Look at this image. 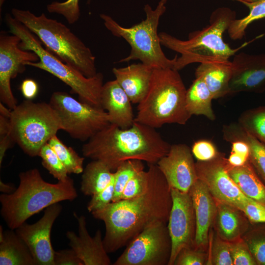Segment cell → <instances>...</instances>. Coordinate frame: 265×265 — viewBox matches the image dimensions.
Returning <instances> with one entry per match:
<instances>
[{"label": "cell", "mask_w": 265, "mask_h": 265, "mask_svg": "<svg viewBox=\"0 0 265 265\" xmlns=\"http://www.w3.org/2000/svg\"><path fill=\"white\" fill-rule=\"evenodd\" d=\"M148 166V186L145 193L133 198L112 202L91 213L95 218L105 223L103 243L108 253L127 245L151 223L168 222L172 205L171 188L157 164Z\"/></svg>", "instance_id": "6da1fadb"}, {"label": "cell", "mask_w": 265, "mask_h": 265, "mask_svg": "<svg viewBox=\"0 0 265 265\" xmlns=\"http://www.w3.org/2000/svg\"><path fill=\"white\" fill-rule=\"evenodd\" d=\"M170 146L156 129L134 121L126 129L110 124L90 138L83 145L82 152L84 157L100 160L114 172L130 159L157 164Z\"/></svg>", "instance_id": "7a4b0ae2"}, {"label": "cell", "mask_w": 265, "mask_h": 265, "mask_svg": "<svg viewBox=\"0 0 265 265\" xmlns=\"http://www.w3.org/2000/svg\"><path fill=\"white\" fill-rule=\"evenodd\" d=\"M20 184L10 194L0 195V213L10 229L16 230L31 216L49 206L78 197L74 181L52 184L46 182L39 170L33 168L19 175Z\"/></svg>", "instance_id": "3957f363"}, {"label": "cell", "mask_w": 265, "mask_h": 265, "mask_svg": "<svg viewBox=\"0 0 265 265\" xmlns=\"http://www.w3.org/2000/svg\"><path fill=\"white\" fill-rule=\"evenodd\" d=\"M186 90L178 71L154 68L134 121L156 129L166 124L185 125L191 116L186 108Z\"/></svg>", "instance_id": "277c9868"}, {"label": "cell", "mask_w": 265, "mask_h": 265, "mask_svg": "<svg viewBox=\"0 0 265 265\" xmlns=\"http://www.w3.org/2000/svg\"><path fill=\"white\" fill-rule=\"evenodd\" d=\"M236 19L235 11L226 7H219L211 14L209 24L201 30L190 32L186 40H182L162 32L159 33L162 45L181 54L176 60L175 70L186 65L213 59L229 58L248 43L232 49L223 39L232 21Z\"/></svg>", "instance_id": "5b68a950"}, {"label": "cell", "mask_w": 265, "mask_h": 265, "mask_svg": "<svg viewBox=\"0 0 265 265\" xmlns=\"http://www.w3.org/2000/svg\"><path fill=\"white\" fill-rule=\"evenodd\" d=\"M13 17L34 33L45 48L66 64L87 78L97 75L95 56L90 49L65 25L36 16L27 10L13 8Z\"/></svg>", "instance_id": "8992f818"}, {"label": "cell", "mask_w": 265, "mask_h": 265, "mask_svg": "<svg viewBox=\"0 0 265 265\" xmlns=\"http://www.w3.org/2000/svg\"><path fill=\"white\" fill-rule=\"evenodd\" d=\"M5 21L10 32L20 38L19 47L25 51L34 52L39 58L38 62H27L26 66L52 74L69 86L71 92L78 95L80 101L102 108L104 77L101 73L91 78L85 77L44 48L37 36L12 15L7 14Z\"/></svg>", "instance_id": "52a82bcc"}, {"label": "cell", "mask_w": 265, "mask_h": 265, "mask_svg": "<svg viewBox=\"0 0 265 265\" xmlns=\"http://www.w3.org/2000/svg\"><path fill=\"white\" fill-rule=\"evenodd\" d=\"M166 1L160 0L154 10L150 5L146 4L144 8L146 19L130 27L120 26L107 15L100 14L105 26L112 34L123 38L131 46L130 54L120 62L140 60L142 63L154 68L175 70L177 55L172 59L165 55L158 33L159 19L166 10Z\"/></svg>", "instance_id": "ba28073f"}, {"label": "cell", "mask_w": 265, "mask_h": 265, "mask_svg": "<svg viewBox=\"0 0 265 265\" xmlns=\"http://www.w3.org/2000/svg\"><path fill=\"white\" fill-rule=\"evenodd\" d=\"M11 134L15 143L31 157L61 130L59 117L49 103L26 99L11 110Z\"/></svg>", "instance_id": "9c48e42d"}, {"label": "cell", "mask_w": 265, "mask_h": 265, "mask_svg": "<svg viewBox=\"0 0 265 265\" xmlns=\"http://www.w3.org/2000/svg\"><path fill=\"white\" fill-rule=\"evenodd\" d=\"M49 104L59 117L61 130L81 141H88L110 124L103 108L79 101L65 92L53 93Z\"/></svg>", "instance_id": "30bf717a"}, {"label": "cell", "mask_w": 265, "mask_h": 265, "mask_svg": "<svg viewBox=\"0 0 265 265\" xmlns=\"http://www.w3.org/2000/svg\"><path fill=\"white\" fill-rule=\"evenodd\" d=\"M171 240L167 223L158 221L134 237L113 265H168Z\"/></svg>", "instance_id": "8fae6325"}, {"label": "cell", "mask_w": 265, "mask_h": 265, "mask_svg": "<svg viewBox=\"0 0 265 265\" xmlns=\"http://www.w3.org/2000/svg\"><path fill=\"white\" fill-rule=\"evenodd\" d=\"M20 38L3 31L0 34V100L11 109L17 105L11 88V79L26 70L28 62H38L39 58L33 51H25L19 46Z\"/></svg>", "instance_id": "7c38bea8"}, {"label": "cell", "mask_w": 265, "mask_h": 265, "mask_svg": "<svg viewBox=\"0 0 265 265\" xmlns=\"http://www.w3.org/2000/svg\"><path fill=\"white\" fill-rule=\"evenodd\" d=\"M227 159L223 153L211 160L195 162L198 179L202 181L216 201L242 210L251 198L246 196L230 176Z\"/></svg>", "instance_id": "4fadbf2b"}, {"label": "cell", "mask_w": 265, "mask_h": 265, "mask_svg": "<svg viewBox=\"0 0 265 265\" xmlns=\"http://www.w3.org/2000/svg\"><path fill=\"white\" fill-rule=\"evenodd\" d=\"M172 205L167 227L172 248L168 265H174L180 251L194 246L196 218L193 202L188 192L171 188Z\"/></svg>", "instance_id": "5bb4252c"}, {"label": "cell", "mask_w": 265, "mask_h": 265, "mask_svg": "<svg viewBox=\"0 0 265 265\" xmlns=\"http://www.w3.org/2000/svg\"><path fill=\"white\" fill-rule=\"evenodd\" d=\"M62 209L59 203L53 204L45 209L43 216L36 223L25 222L16 229L38 265H54V250L51 244V232Z\"/></svg>", "instance_id": "9a60e30c"}, {"label": "cell", "mask_w": 265, "mask_h": 265, "mask_svg": "<svg viewBox=\"0 0 265 265\" xmlns=\"http://www.w3.org/2000/svg\"><path fill=\"white\" fill-rule=\"evenodd\" d=\"M157 164L170 188L188 192L198 179L191 150L185 144L171 145Z\"/></svg>", "instance_id": "2e32d148"}, {"label": "cell", "mask_w": 265, "mask_h": 265, "mask_svg": "<svg viewBox=\"0 0 265 265\" xmlns=\"http://www.w3.org/2000/svg\"><path fill=\"white\" fill-rule=\"evenodd\" d=\"M232 75L228 95L241 92L262 93L265 89V53L241 52L231 61Z\"/></svg>", "instance_id": "e0dca14e"}, {"label": "cell", "mask_w": 265, "mask_h": 265, "mask_svg": "<svg viewBox=\"0 0 265 265\" xmlns=\"http://www.w3.org/2000/svg\"><path fill=\"white\" fill-rule=\"evenodd\" d=\"M79 235L68 231L66 237L69 245L82 261L84 265H109L110 258L106 251L102 238V232L97 230L93 237L89 235L86 228V217L77 216Z\"/></svg>", "instance_id": "ac0fdd59"}, {"label": "cell", "mask_w": 265, "mask_h": 265, "mask_svg": "<svg viewBox=\"0 0 265 265\" xmlns=\"http://www.w3.org/2000/svg\"><path fill=\"white\" fill-rule=\"evenodd\" d=\"M191 197L196 218L194 246L205 249L209 244V230L214 223L217 204L204 183L198 179L191 187Z\"/></svg>", "instance_id": "d6986e66"}, {"label": "cell", "mask_w": 265, "mask_h": 265, "mask_svg": "<svg viewBox=\"0 0 265 265\" xmlns=\"http://www.w3.org/2000/svg\"><path fill=\"white\" fill-rule=\"evenodd\" d=\"M129 97L115 80L104 84L101 94L102 107L107 112L110 124L121 129L131 127L134 122Z\"/></svg>", "instance_id": "ffe728a7"}, {"label": "cell", "mask_w": 265, "mask_h": 265, "mask_svg": "<svg viewBox=\"0 0 265 265\" xmlns=\"http://www.w3.org/2000/svg\"><path fill=\"white\" fill-rule=\"evenodd\" d=\"M154 68L141 62L122 68H113L112 72L131 102L138 104L148 92Z\"/></svg>", "instance_id": "44dd1931"}, {"label": "cell", "mask_w": 265, "mask_h": 265, "mask_svg": "<svg viewBox=\"0 0 265 265\" xmlns=\"http://www.w3.org/2000/svg\"><path fill=\"white\" fill-rule=\"evenodd\" d=\"M195 77L204 81L213 99L228 95L232 75L231 61L225 59H213L200 63L195 72Z\"/></svg>", "instance_id": "7402d4cb"}, {"label": "cell", "mask_w": 265, "mask_h": 265, "mask_svg": "<svg viewBox=\"0 0 265 265\" xmlns=\"http://www.w3.org/2000/svg\"><path fill=\"white\" fill-rule=\"evenodd\" d=\"M216 202L217 211L214 223L216 234L228 242L241 238L249 226V221L243 212L231 205Z\"/></svg>", "instance_id": "603a6c76"}, {"label": "cell", "mask_w": 265, "mask_h": 265, "mask_svg": "<svg viewBox=\"0 0 265 265\" xmlns=\"http://www.w3.org/2000/svg\"><path fill=\"white\" fill-rule=\"evenodd\" d=\"M223 137L227 142L241 140L249 148V160L256 172L265 184V145L245 131L238 123L224 125Z\"/></svg>", "instance_id": "cb8c5ba5"}, {"label": "cell", "mask_w": 265, "mask_h": 265, "mask_svg": "<svg viewBox=\"0 0 265 265\" xmlns=\"http://www.w3.org/2000/svg\"><path fill=\"white\" fill-rule=\"evenodd\" d=\"M227 168L230 176L241 191L265 207V184L249 160L240 166H231L227 160Z\"/></svg>", "instance_id": "d4e9b609"}, {"label": "cell", "mask_w": 265, "mask_h": 265, "mask_svg": "<svg viewBox=\"0 0 265 265\" xmlns=\"http://www.w3.org/2000/svg\"><path fill=\"white\" fill-rule=\"evenodd\" d=\"M13 230L4 231L0 242V265H38L27 245Z\"/></svg>", "instance_id": "484cf974"}, {"label": "cell", "mask_w": 265, "mask_h": 265, "mask_svg": "<svg viewBox=\"0 0 265 265\" xmlns=\"http://www.w3.org/2000/svg\"><path fill=\"white\" fill-rule=\"evenodd\" d=\"M213 96L204 81L200 77H195L189 88L186 90V108L192 115H202L211 120L215 116L212 108Z\"/></svg>", "instance_id": "4316f807"}, {"label": "cell", "mask_w": 265, "mask_h": 265, "mask_svg": "<svg viewBox=\"0 0 265 265\" xmlns=\"http://www.w3.org/2000/svg\"><path fill=\"white\" fill-rule=\"evenodd\" d=\"M114 177L104 163L93 160L84 168L81 176L80 190L86 196H92L105 188Z\"/></svg>", "instance_id": "83f0119b"}, {"label": "cell", "mask_w": 265, "mask_h": 265, "mask_svg": "<svg viewBox=\"0 0 265 265\" xmlns=\"http://www.w3.org/2000/svg\"><path fill=\"white\" fill-rule=\"evenodd\" d=\"M240 2L249 8V12L246 16L239 19H236L231 23L227 31L230 38L234 40L242 39L250 24L265 18V0H259L254 2Z\"/></svg>", "instance_id": "f1b7e54d"}, {"label": "cell", "mask_w": 265, "mask_h": 265, "mask_svg": "<svg viewBox=\"0 0 265 265\" xmlns=\"http://www.w3.org/2000/svg\"><path fill=\"white\" fill-rule=\"evenodd\" d=\"M48 143L56 154L68 174H79L83 172L84 157H80L72 147L64 144L57 135L50 139Z\"/></svg>", "instance_id": "f546056e"}, {"label": "cell", "mask_w": 265, "mask_h": 265, "mask_svg": "<svg viewBox=\"0 0 265 265\" xmlns=\"http://www.w3.org/2000/svg\"><path fill=\"white\" fill-rule=\"evenodd\" d=\"M238 123L265 145V106L245 111L239 116Z\"/></svg>", "instance_id": "4dcf8cb0"}, {"label": "cell", "mask_w": 265, "mask_h": 265, "mask_svg": "<svg viewBox=\"0 0 265 265\" xmlns=\"http://www.w3.org/2000/svg\"><path fill=\"white\" fill-rule=\"evenodd\" d=\"M144 170L143 161L128 160L114 171V191L112 202L120 200L123 190L129 181L139 172Z\"/></svg>", "instance_id": "1f68e13d"}, {"label": "cell", "mask_w": 265, "mask_h": 265, "mask_svg": "<svg viewBox=\"0 0 265 265\" xmlns=\"http://www.w3.org/2000/svg\"><path fill=\"white\" fill-rule=\"evenodd\" d=\"M38 156L44 168L58 181H65L69 177L65 167L48 143L41 148Z\"/></svg>", "instance_id": "d6a6232c"}, {"label": "cell", "mask_w": 265, "mask_h": 265, "mask_svg": "<svg viewBox=\"0 0 265 265\" xmlns=\"http://www.w3.org/2000/svg\"><path fill=\"white\" fill-rule=\"evenodd\" d=\"M243 238L257 265H265V226L253 229Z\"/></svg>", "instance_id": "836d02e7"}, {"label": "cell", "mask_w": 265, "mask_h": 265, "mask_svg": "<svg viewBox=\"0 0 265 265\" xmlns=\"http://www.w3.org/2000/svg\"><path fill=\"white\" fill-rule=\"evenodd\" d=\"M210 265H233L230 242L220 238L216 234L211 246Z\"/></svg>", "instance_id": "e575fe53"}, {"label": "cell", "mask_w": 265, "mask_h": 265, "mask_svg": "<svg viewBox=\"0 0 265 265\" xmlns=\"http://www.w3.org/2000/svg\"><path fill=\"white\" fill-rule=\"evenodd\" d=\"M79 0H67L64 2L53 1L47 6V11L62 15L68 23L73 24L80 18Z\"/></svg>", "instance_id": "d590c367"}, {"label": "cell", "mask_w": 265, "mask_h": 265, "mask_svg": "<svg viewBox=\"0 0 265 265\" xmlns=\"http://www.w3.org/2000/svg\"><path fill=\"white\" fill-rule=\"evenodd\" d=\"M148 171L142 170L132 177L125 186L120 200L133 198L143 194L148 186Z\"/></svg>", "instance_id": "8d00e7d4"}, {"label": "cell", "mask_w": 265, "mask_h": 265, "mask_svg": "<svg viewBox=\"0 0 265 265\" xmlns=\"http://www.w3.org/2000/svg\"><path fill=\"white\" fill-rule=\"evenodd\" d=\"M229 242L233 265H257L242 238Z\"/></svg>", "instance_id": "74e56055"}, {"label": "cell", "mask_w": 265, "mask_h": 265, "mask_svg": "<svg viewBox=\"0 0 265 265\" xmlns=\"http://www.w3.org/2000/svg\"><path fill=\"white\" fill-rule=\"evenodd\" d=\"M206 263L207 255L203 249L191 246L180 251L174 265H203Z\"/></svg>", "instance_id": "f35d334b"}, {"label": "cell", "mask_w": 265, "mask_h": 265, "mask_svg": "<svg viewBox=\"0 0 265 265\" xmlns=\"http://www.w3.org/2000/svg\"><path fill=\"white\" fill-rule=\"evenodd\" d=\"M114 191V177L110 183L103 190L91 196L87 204L89 212L101 210L112 202Z\"/></svg>", "instance_id": "ab89813d"}, {"label": "cell", "mask_w": 265, "mask_h": 265, "mask_svg": "<svg viewBox=\"0 0 265 265\" xmlns=\"http://www.w3.org/2000/svg\"><path fill=\"white\" fill-rule=\"evenodd\" d=\"M191 152L198 161H209L216 158L219 154L215 145L210 141L199 140L194 143Z\"/></svg>", "instance_id": "60d3db41"}, {"label": "cell", "mask_w": 265, "mask_h": 265, "mask_svg": "<svg viewBox=\"0 0 265 265\" xmlns=\"http://www.w3.org/2000/svg\"><path fill=\"white\" fill-rule=\"evenodd\" d=\"M250 223H265V207L250 199L241 210Z\"/></svg>", "instance_id": "b9f144b4"}, {"label": "cell", "mask_w": 265, "mask_h": 265, "mask_svg": "<svg viewBox=\"0 0 265 265\" xmlns=\"http://www.w3.org/2000/svg\"><path fill=\"white\" fill-rule=\"evenodd\" d=\"M54 265H84L72 248L54 251Z\"/></svg>", "instance_id": "7bdbcfd3"}, {"label": "cell", "mask_w": 265, "mask_h": 265, "mask_svg": "<svg viewBox=\"0 0 265 265\" xmlns=\"http://www.w3.org/2000/svg\"><path fill=\"white\" fill-rule=\"evenodd\" d=\"M20 89L23 95L26 99L31 100L37 94L38 86L34 80L26 79L22 82Z\"/></svg>", "instance_id": "ee69618b"}, {"label": "cell", "mask_w": 265, "mask_h": 265, "mask_svg": "<svg viewBox=\"0 0 265 265\" xmlns=\"http://www.w3.org/2000/svg\"><path fill=\"white\" fill-rule=\"evenodd\" d=\"M231 143L232 144L231 152L249 158V148L246 142L241 140H236Z\"/></svg>", "instance_id": "f6af8a7d"}, {"label": "cell", "mask_w": 265, "mask_h": 265, "mask_svg": "<svg viewBox=\"0 0 265 265\" xmlns=\"http://www.w3.org/2000/svg\"><path fill=\"white\" fill-rule=\"evenodd\" d=\"M249 159L241 155L231 152L229 158L227 159L229 163L233 166H240L244 165Z\"/></svg>", "instance_id": "bcb514c9"}, {"label": "cell", "mask_w": 265, "mask_h": 265, "mask_svg": "<svg viewBox=\"0 0 265 265\" xmlns=\"http://www.w3.org/2000/svg\"><path fill=\"white\" fill-rule=\"evenodd\" d=\"M16 188L14 185L6 184L0 181V191L4 194H10L13 192Z\"/></svg>", "instance_id": "7dc6e473"}, {"label": "cell", "mask_w": 265, "mask_h": 265, "mask_svg": "<svg viewBox=\"0 0 265 265\" xmlns=\"http://www.w3.org/2000/svg\"><path fill=\"white\" fill-rule=\"evenodd\" d=\"M4 237V231H3L2 227L0 226V242L1 241Z\"/></svg>", "instance_id": "c3c4849f"}, {"label": "cell", "mask_w": 265, "mask_h": 265, "mask_svg": "<svg viewBox=\"0 0 265 265\" xmlns=\"http://www.w3.org/2000/svg\"><path fill=\"white\" fill-rule=\"evenodd\" d=\"M236 0L239 2L244 1V2H254L258 1L259 0Z\"/></svg>", "instance_id": "681fc988"}, {"label": "cell", "mask_w": 265, "mask_h": 265, "mask_svg": "<svg viewBox=\"0 0 265 265\" xmlns=\"http://www.w3.org/2000/svg\"><path fill=\"white\" fill-rule=\"evenodd\" d=\"M4 0H0V8L1 7V5H2L3 3L4 2Z\"/></svg>", "instance_id": "f907efd6"}, {"label": "cell", "mask_w": 265, "mask_h": 265, "mask_svg": "<svg viewBox=\"0 0 265 265\" xmlns=\"http://www.w3.org/2000/svg\"><path fill=\"white\" fill-rule=\"evenodd\" d=\"M91 0H88L87 2L89 3Z\"/></svg>", "instance_id": "816d5d0a"}]
</instances>
